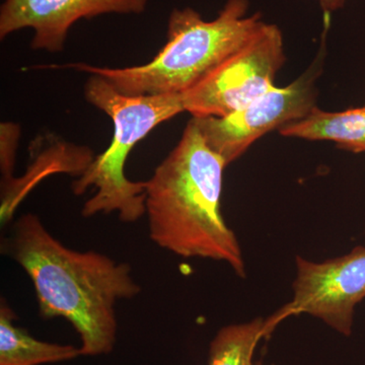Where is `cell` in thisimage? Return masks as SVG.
<instances>
[{"label": "cell", "mask_w": 365, "mask_h": 365, "mask_svg": "<svg viewBox=\"0 0 365 365\" xmlns=\"http://www.w3.org/2000/svg\"><path fill=\"white\" fill-rule=\"evenodd\" d=\"M1 247L32 281L40 316L62 318L73 327L81 337V356L113 351L118 330L115 306L141 292L128 264L96 251L67 248L33 213L14 223Z\"/></svg>", "instance_id": "cell-1"}, {"label": "cell", "mask_w": 365, "mask_h": 365, "mask_svg": "<svg viewBox=\"0 0 365 365\" xmlns=\"http://www.w3.org/2000/svg\"><path fill=\"white\" fill-rule=\"evenodd\" d=\"M225 167L192 118L176 148L146 181L148 232L160 248L184 258L225 262L245 277L241 245L220 211Z\"/></svg>", "instance_id": "cell-2"}, {"label": "cell", "mask_w": 365, "mask_h": 365, "mask_svg": "<svg viewBox=\"0 0 365 365\" xmlns=\"http://www.w3.org/2000/svg\"><path fill=\"white\" fill-rule=\"evenodd\" d=\"M248 0H227L215 20L206 21L193 9H174L167 42L148 63L109 68L86 63L66 67L105 78L127 96L182 95L215 71L248 43L264 23L247 16Z\"/></svg>", "instance_id": "cell-3"}, {"label": "cell", "mask_w": 365, "mask_h": 365, "mask_svg": "<svg viewBox=\"0 0 365 365\" xmlns=\"http://www.w3.org/2000/svg\"><path fill=\"white\" fill-rule=\"evenodd\" d=\"M85 96L90 104L111 118L114 135L109 148L72 182L76 196L90 189L96 192L81 215L91 217L117 213L121 222H135L145 215L146 181L127 179L125 163L134 146L155 127L185 111L181 95L127 96L105 78L91 74Z\"/></svg>", "instance_id": "cell-4"}, {"label": "cell", "mask_w": 365, "mask_h": 365, "mask_svg": "<svg viewBox=\"0 0 365 365\" xmlns=\"http://www.w3.org/2000/svg\"><path fill=\"white\" fill-rule=\"evenodd\" d=\"M284 60L280 29L262 24L241 49L182 93L185 111L196 118L225 117L242 109L275 86L274 79Z\"/></svg>", "instance_id": "cell-5"}, {"label": "cell", "mask_w": 365, "mask_h": 365, "mask_svg": "<svg viewBox=\"0 0 365 365\" xmlns=\"http://www.w3.org/2000/svg\"><path fill=\"white\" fill-rule=\"evenodd\" d=\"M295 263L294 299L266 319L268 333L287 317L307 314L351 335L355 307L365 297V247L321 263L297 256Z\"/></svg>", "instance_id": "cell-6"}, {"label": "cell", "mask_w": 365, "mask_h": 365, "mask_svg": "<svg viewBox=\"0 0 365 365\" xmlns=\"http://www.w3.org/2000/svg\"><path fill=\"white\" fill-rule=\"evenodd\" d=\"M314 74L309 71L285 88L273 86L227 116L193 119L209 148L228 165L264 134L302 119L316 107Z\"/></svg>", "instance_id": "cell-7"}, {"label": "cell", "mask_w": 365, "mask_h": 365, "mask_svg": "<svg viewBox=\"0 0 365 365\" xmlns=\"http://www.w3.org/2000/svg\"><path fill=\"white\" fill-rule=\"evenodd\" d=\"M148 0H6L0 9V38L32 28L31 47L59 52L67 34L81 19L106 14H140Z\"/></svg>", "instance_id": "cell-8"}, {"label": "cell", "mask_w": 365, "mask_h": 365, "mask_svg": "<svg viewBox=\"0 0 365 365\" xmlns=\"http://www.w3.org/2000/svg\"><path fill=\"white\" fill-rule=\"evenodd\" d=\"M280 133L309 140H331L352 153H365V106L336 113L314 107L306 117L281 127Z\"/></svg>", "instance_id": "cell-9"}, {"label": "cell", "mask_w": 365, "mask_h": 365, "mask_svg": "<svg viewBox=\"0 0 365 365\" xmlns=\"http://www.w3.org/2000/svg\"><path fill=\"white\" fill-rule=\"evenodd\" d=\"M16 316L6 300L0 304V365H41L81 356L72 345L44 342L16 325Z\"/></svg>", "instance_id": "cell-10"}, {"label": "cell", "mask_w": 365, "mask_h": 365, "mask_svg": "<svg viewBox=\"0 0 365 365\" xmlns=\"http://www.w3.org/2000/svg\"><path fill=\"white\" fill-rule=\"evenodd\" d=\"M266 336L263 318L223 327L209 346L208 365H253L255 349Z\"/></svg>", "instance_id": "cell-11"}, {"label": "cell", "mask_w": 365, "mask_h": 365, "mask_svg": "<svg viewBox=\"0 0 365 365\" xmlns=\"http://www.w3.org/2000/svg\"><path fill=\"white\" fill-rule=\"evenodd\" d=\"M20 139V128L14 123L1 124V150H0V165H1V188L13 181L16 150Z\"/></svg>", "instance_id": "cell-12"}, {"label": "cell", "mask_w": 365, "mask_h": 365, "mask_svg": "<svg viewBox=\"0 0 365 365\" xmlns=\"http://www.w3.org/2000/svg\"><path fill=\"white\" fill-rule=\"evenodd\" d=\"M318 1L325 13H333L343 7L345 4V0H318Z\"/></svg>", "instance_id": "cell-13"}]
</instances>
